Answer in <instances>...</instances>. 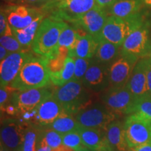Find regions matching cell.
I'll return each mask as SVG.
<instances>
[{
	"mask_svg": "<svg viewBox=\"0 0 151 151\" xmlns=\"http://www.w3.org/2000/svg\"><path fill=\"white\" fill-rule=\"evenodd\" d=\"M5 1H8V2H14L15 1H18V0H5Z\"/></svg>",
	"mask_w": 151,
	"mask_h": 151,
	"instance_id": "c3c4849f",
	"label": "cell"
},
{
	"mask_svg": "<svg viewBox=\"0 0 151 151\" xmlns=\"http://www.w3.org/2000/svg\"><path fill=\"white\" fill-rule=\"evenodd\" d=\"M0 43L1 46L6 49L10 53L23 50V46L20 44L14 34L1 36Z\"/></svg>",
	"mask_w": 151,
	"mask_h": 151,
	"instance_id": "1f68e13d",
	"label": "cell"
},
{
	"mask_svg": "<svg viewBox=\"0 0 151 151\" xmlns=\"http://www.w3.org/2000/svg\"><path fill=\"white\" fill-rule=\"evenodd\" d=\"M49 0H41V4H43V5H44L45 4L48 2Z\"/></svg>",
	"mask_w": 151,
	"mask_h": 151,
	"instance_id": "bcb514c9",
	"label": "cell"
},
{
	"mask_svg": "<svg viewBox=\"0 0 151 151\" xmlns=\"http://www.w3.org/2000/svg\"><path fill=\"white\" fill-rule=\"evenodd\" d=\"M37 151H52V148L46 145H43V146H39Z\"/></svg>",
	"mask_w": 151,
	"mask_h": 151,
	"instance_id": "b9f144b4",
	"label": "cell"
},
{
	"mask_svg": "<svg viewBox=\"0 0 151 151\" xmlns=\"http://www.w3.org/2000/svg\"><path fill=\"white\" fill-rule=\"evenodd\" d=\"M142 0H117L110 8L111 16L118 18H127L139 13Z\"/></svg>",
	"mask_w": 151,
	"mask_h": 151,
	"instance_id": "44dd1931",
	"label": "cell"
},
{
	"mask_svg": "<svg viewBox=\"0 0 151 151\" xmlns=\"http://www.w3.org/2000/svg\"><path fill=\"white\" fill-rule=\"evenodd\" d=\"M43 14H41L27 27L20 29H12L13 32L18 41L23 47L32 46L33 41L39 29V25L43 20Z\"/></svg>",
	"mask_w": 151,
	"mask_h": 151,
	"instance_id": "d4e9b609",
	"label": "cell"
},
{
	"mask_svg": "<svg viewBox=\"0 0 151 151\" xmlns=\"http://www.w3.org/2000/svg\"><path fill=\"white\" fill-rule=\"evenodd\" d=\"M18 3L20 4H41V0H18Z\"/></svg>",
	"mask_w": 151,
	"mask_h": 151,
	"instance_id": "f35d334b",
	"label": "cell"
},
{
	"mask_svg": "<svg viewBox=\"0 0 151 151\" xmlns=\"http://www.w3.org/2000/svg\"><path fill=\"white\" fill-rule=\"evenodd\" d=\"M16 91L10 86L4 88H1L0 90V106L1 112H3L6 107L11 104V97L14 92Z\"/></svg>",
	"mask_w": 151,
	"mask_h": 151,
	"instance_id": "836d02e7",
	"label": "cell"
},
{
	"mask_svg": "<svg viewBox=\"0 0 151 151\" xmlns=\"http://www.w3.org/2000/svg\"><path fill=\"white\" fill-rule=\"evenodd\" d=\"M84 30L80 27H70L67 24V27L63 29L60 35L59 39V46H66L69 49V55L74 58L75 48L78 43L79 39L81 37L85 36L87 34Z\"/></svg>",
	"mask_w": 151,
	"mask_h": 151,
	"instance_id": "603a6c76",
	"label": "cell"
},
{
	"mask_svg": "<svg viewBox=\"0 0 151 151\" xmlns=\"http://www.w3.org/2000/svg\"><path fill=\"white\" fill-rule=\"evenodd\" d=\"M79 127L80 124L75 117L65 111L50 125L43 128L53 129L61 134H64L69 132L77 131Z\"/></svg>",
	"mask_w": 151,
	"mask_h": 151,
	"instance_id": "484cf974",
	"label": "cell"
},
{
	"mask_svg": "<svg viewBox=\"0 0 151 151\" xmlns=\"http://www.w3.org/2000/svg\"><path fill=\"white\" fill-rule=\"evenodd\" d=\"M139 58L122 53L109 65V87H122L127 85Z\"/></svg>",
	"mask_w": 151,
	"mask_h": 151,
	"instance_id": "8fae6325",
	"label": "cell"
},
{
	"mask_svg": "<svg viewBox=\"0 0 151 151\" xmlns=\"http://www.w3.org/2000/svg\"><path fill=\"white\" fill-rule=\"evenodd\" d=\"M67 23L54 17L43 19L39 25L32 49L38 56L48 58L57 51L59 39Z\"/></svg>",
	"mask_w": 151,
	"mask_h": 151,
	"instance_id": "3957f363",
	"label": "cell"
},
{
	"mask_svg": "<svg viewBox=\"0 0 151 151\" xmlns=\"http://www.w3.org/2000/svg\"><path fill=\"white\" fill-rule=\"evenodd\" d=\"M75 71V58L67 57L63 69L59 73L50 75V82L57 87H62L71 81Z\"/></svg>",
	"mask_w": 151,
	"mask_h": 151,
	"instance_id": "83f0119b",
	"label": "cell"
},
{
	"mask_svg": "<svg viewBox=\"0 0 151 151\" xmlns=\"http://www.w3.org/2000/svg\"><path fill=\"white\" fill-rule=\"evenodd\" d=\"M127 151H132V150H131V149H129V150H127Z\"/></svg>",
	"mask_w": 151,
	"mask_h": 151,
	"instance_id": "681fc988",
	"label": "cell"
},
{
	"mask_svg": "<svg viewBox=\"0 0 151 151\" xmlns=\"http://www.w3.org/2000/svg\"><path fill=\"white\" fill-rule=\"evenodd\" d=\"M95 92L86 88L82 81L75 79L59 87L53 92L54 97L59 101L66 113L75 116L90 105L96 103Z\"/></svg>",
	"mask_w": 151,
	"mask_h": 151,
	"instance_id": "7a4b0ae2",
	"label": "cell"
},
{
	"mask_svg": "<svg viewBox=\"0 0 151 151\" xmlns=\"http://www.w3.org/2000/svg\"><path fill=\"white\" fill-rule=\"evenodd\" d=\"M132 151H151V140L135 148H132Z\"/></svg>",
	"mask_w": 151,
	"mask_h": 151,
	"instance_id": "74e56055",
	"label": "cell"
},
{
	"mask_svg": "<svg viewBox=\"0 0 151 151\" xmlns=\"http://www.w3.org/2000/svg\"><path fill=\"white\" fill-rule=\"evenodd\" d=\"M95 5L96 0H49L41 9L51 11L54 18L73 24Z\"/></svg>",
	"mask_w": 151,
	"mask_h": 151,
	"instance_id": "5b68a950",
	"label": "cell"
},
{
	"mask_svg": "<svg viewBox=\"0 0 151 151\" xmlns=\"http://www.w3.org/2000/svg\"><path fill=\"white\" fill-rule=\"evenodd\" d=\"M76 151H94V150H91V149L87 148V147H86V146H83L82 148L78 149V150Z\"/></svg>",
	"mask_w": 151,
	"mask_h": 151,
	"instance_id": "7bdbcfd3",
	"label": "cell"
},
{
	"mask_svg": "<svg viewBox=\"0 0 151 151\" xmlns=\"http://www.w3.org/2000/svg\"><path fill=\"white\" fill-rule=\"evenodd\" d=\"M7 21L12 29H20L27 27L41 13L37 9L28 8L24 5H10L2 9Z\"/></svg>",
	"mask_w": 151,
	"mask_h": 151,
	"instance_id": "e0dca14e",
	"label": "cell"
},
{
	"mask_svg": "<svg viewBox=\"0 0 151 151\" xmlns=\"http://www.w3.org/2000/svg\"><path fill=\"white\" fill-rule=\"evenodd\" d=\"M106 139L109 151H127L129 150L125 137L124 122L115 120L106 129Z\"/></svg>",
	"mask_w": 151,
	"mask_h": 151,
	"instance_id": "d6986e66",
	"label": "cell"
},
{
	"mask_svg": "<svg viewBox=\"0 0 151 151\" xmlns=\"http://www.w3.org/2000/svg\"><path fill=\"white\" fill-rule=\"evenodd\" d=\"M99 41L90 35H86L80 38L73 55L74 58L91 59L97 51Z\"/></svg>",
	"mask_w": 151,
	"mask_h": 151,
	"instance_id": "cb8c5ba5",
	"label": "cell"
},
{
	"mask_svg": "<svg viewBox=\"0 0 151 151\" xmlns=\"http://www.w3.org/2000/svg\"><path fill=\"white\" fill-rule=\"evenodd\" d=\"M43 128L29 123L24 133V140L20 151H37L40 142Z\"/></svg>",
	"mask_w": 151,
	"mask_h": 151,
	"instance_id": "4316f807",
	"label": "cell"
},
{
	"mask_svg": "<svg viewBox=\"0 0 151 151\" xmlns=\"http://www.w3.org/2000/svg\"><path fill=\"white\" fill-rule=\"evenodd\" d=\"M127 86L136 100L151 96L147 85L145 58H141L137 62Z\"/></svg>",
	"mask_w": 151,
	"mask_h": 151,
	"instance_id": "ac0fdd59",
	"label": "cell"
},
{
	"mask_svg": "<svg viewBox=\"0 0 151 151\" xmlns=\"http://www.w3.org/2000/svg\"><path fill=\"white\" fill-rule=\"evenodd\" d=\"M125 137L129 149L151 140V122L135 113L128 116L124 121Z\"/></svg>",
	"mask_w": 151,
	"mask_h": 151,
	"instance_id": "9c48e42d",
	"label": "cell"
},
{
	"mask_svg": "<svg viewBox=\"0 0 151 151\" xmlns=\"http://www.w3.org/2000/svg\"><path fill=\"white\" fill-rule=\"evenodd\" d=\"M52 151H76L72 148H69V147H67L64 145H62L61 146H60L59 148H55V149H52Z\"/></svg>",
	"mask_w": 151,
	"mask_h": 151,
	"instance_id": "60d3db41",
	"label": "cell"
},
{
	"mask_svg": "<svg viewBox=\"0 0 151 151\" xmlns=\"http://www.w3.org/2000/svg\"><path fill=\"white\" fill-rule=\"evenodd\" d=\"M120 48H122V46H118L107 41H99L97 51L94 55V60L101 63L110 65L120 55Z\"/></svg>",
	"mask_w": 151,
	"mask_h": 151,
	"instance_id": "7402d4cb",
	"label": "cell"
},
{
	"mask_svg": "<svg viewBox=\"0 0 151 151\" xmlns=\"http://www.w3.org/2000/svg\"><path fill=\"white\" fill-rule=\"evenodd\" d=\"M9 27L10 25L7 21L6 15L3 12V11L1 10V14H0V35L1 36L4 35Z\"/></svg>",
	"mask_w": 151,
	"mask_h": 151,
	"instance_id": "d590c367",
	"label": "cell"
},
{
	"mask_svg": "<svg viewBox=\"0 0 151 151\" xmlns=\"http://www.w3.org/2000/svg\"><path fill=\"white\" fill-rule=\"evenodd\" d=\"M29 124L20 118H1V144L10 151H20Z\"/></svg>",
	"mask_w": 151,
	"mask_h": 151,
	"instance_id": "ba28073f",
	"label": "cell"
},
{
	"mask_svg": "<svg viewBox=\"0 0 151 151\" xmlns=\"http://www.w3.org/2000/svg\"><path fill=\"white\" fill-rule=\"evenodd\" d=\"M146 62V73L148 91L151 95V57L145 58Z\"/></svg>",
	"mask_w": 151,
	"mask_h": 151,
	"instance_id": "e575fe53",
	"label": "cell"
},
{
	"mask_svg": "<svg viewBox=\"0 0 151 151\" xmlns=\"http://www.w3.org/2000/svg\"><path fill=\"white\" fill-rule=\"evenodd\" d=\"M0 151H10V150H9L8 148H6L4 145L1 144V146H0Z\"/></svg>",
	"mask_w": 151,
	"mask_h": 151,
	"instance_id": "f6af8a7d",
	"label": "cell"
},
{
	"mask_svg": "<svg viewBox=\"0 0 151 151\" xmlns=\"http://www.w3.org/2000/svg\"><path fill=\"white\" fill-rule=\"evenodd\" d=\"M30 52L21 51L12 52L0 65V83L1 88H4L13 82L26 61L32 55Z\"/></svg>",
	"mask_w": 151,
	"mask_h": 151,
	"instance_id": "5bb4252c",
	"label": "cell"
},
{
	"mask_svg": "<svg viewBox=\"0 0 151 151\" xmlns=\"http://www.w3.org/2000/svg\"><path fill=\"white\" fill-rule=\"evenodd\" d=\"M144 24V18L140 13L123 18L109 16L97 40L107 41L122 46L125 39Z\"/></svg>",
	"mask_w": 151,
	"mask_h": 151,
	"instance_id": "277c9868",
	"label": "cell"
},
{
	"mask_svg": "<svg viewBox=\"0 0 151 151\" xmlns=\"http://www.w3.org/2000/svg\"><path fill=\"white\" fill-rule=\"evenodd\" d=\"M94 151H109L108 149H106V148H104V149H100V150H94Z\"/></svg>",
	"mask_w": 151,
	"mask_h": 151,
	"instance_id": "7dc6e473",
	"label": "cell"
},
{
	"mask_svg": "<svg viewBox=\"0 0 151 151\" xmlns=\"http://www.w3.org/2000/svg\"><path fill=\"white\" fill-rule=\"evenodd\" d=\"M39 143L47 145L52 149L58 148L62 145V134L53 129L43 128Z\"/></svg>",
	"mask_w": 151,
	"mask_h": 151,
	"instance_id": "f1b7e54d",
	"label": "cell"
},
{
	"mask_svg": "<svg viewBox=\"0 0 151 151\" xmlns=\"http://www.w3.org/2000/svg\"><path fill=\"white\" fill-rule=\"evenodd\" d=\"M150 32L148 24L145 23L133 32L124 41L121 52L139 58L151 57Z\"/></svg>",
	"mask_w": 151,
	"mask_h": 151,
	"instance_id": "30bf717a",
	"label": "cell"
},
{
	"mask_svg": "<svg viewBox=\"0 0 151 151\" xmlns=\"http://www.w3.org/2000/svg\"><path fill=\"white\" fill-rule=\"evenodd\" d=\"M81 127L106 129L109 124L119 117L101 102H96L74 116Z\"/></svg>",
	"mask_w": 151,
	"mask_h": 151,
	"instance_id": "52a82bcc",
	"label": "cell"
},
{
	"mask_svg": "<svg viewBox=\"0 0 151 151\" xmlns=\"http://www.w3.org/2000/svg\"><path fill=\"white\" fill-rule=\"evenodd\" d=\"M52 92L46 87L15 91L11 97V104L18 109L20 116L22 113L34 110L46 98L51 95Z\"/></svg>",
	"mask_w": 151,
	"mask_h": 151,
	"instance_id": "7c38bea8",
	"label": "cell"
},
{
	"mask_svg": "<svg viewBox=\"0 0 151 151\" xmlns=\"http://www.w3.org/2000/svg\"><path fill=\"white\" fill-rule=\"evenodd\" d=\"M117 0H96V5L99 6L101 8L105 9L111 7Z\"/></svg>",
	"mask_w": 151,
	"mask_h": 151,
	"instance_id": "8d00e7d4",
	"label": "cell"
},
{
	"mask_svg": "<svg viewBox=\"0 0 151 151\" xmlns=\"http://www.w3.org/2000/svg\"><path fill=\"white\" fill-rule=\"evenodd\" d=\"M78 132L84 146L92 150L104 148L109 150L106 139V129H93L80 126Z\"/></svg>",
	"mask_w": 151,
	"mask_h": 151,
	"instance_id": "ffe728a7",
	"label": "cell"
},
{
	"mask_svg": "<svg viewBox=\"0 0 151 151\" xmlns=\"http://www.w3.org/2000/svg\"><path fill=\"white\" fill-rule=\"evenodd\" d=\"M90 62L91 60H90V59L75 58V71L73 79L82 81L87 70L89 68Z\"/></svg>",
	"mask_w": 151,
	"mask_h": 151,
	"instance_id": "d6a6232c",
	"label": "cell"
},
{
	"mask_svg": "<svg viewBox=\"0 0 151 151\" xmlns=\"http://www.w3.org/2000/svg\"><path fill=\"white\" fill-rule=\"evenodd\" d=\"M50 82V73L46 58L32 55L22 66L10 86L16 91H24L45 88Z\"/></svg>",
	"mask_w": 151,
	"mask_h": 151,
	"instance_id": "6da1fadb",
	"label": "cell"
},
{
	"mask_svg": "<svg viewBox=\"0 0 151 151\" xmlns=\"http://www.w3.org/2000/svg\"><path fill=\"white\" fill-rule=\"evenodd\" d=\"M100 100L118 116H129L134 113L137 100L127 85L122 87H109L101 92Z\"/></svg>",
	"mask_w": 151,
	"mask_h": 151,
	"instance_id": "8992f818",
	"label": "cell"
},
{
	"mask_svg": "<svg viewBox=\"0 0 151 151\" xmlns=\"http://www.w3.org/2000/svg\"><path fill=\"white\" fill-rule=\"evenodd\" d=\"M108 17L105 9L95 5L94 8L81 16L73 24L75 27L81 28L88 35L97 39Z\"/></svg>",
	"mask_w": 151,
	"mask_h": 151,
	"instance_id": "2e32d148",
	"label": "cell"
},
{
	"mask_svg": "<svg viewBox=\"0 0 151 151\" xmlns=\"http://www.w3.org/2000/svg\"><path fill=\"white\" fill-rule=\"evenodd\" d=\"M9 54H10V52L6 49L4 48L2 46H0V61H2L3 60H4Z\"/></svg>",
	"mask_w": 151,
	"mask_h": 151,
	"instance_id": "ab89813d",
	"label": "cell"
},
{
	"mask_svg": "<svg viewBox=\"0 0 151 151\" xmlns=\"http://www.w3.org/2000/svg\"><path fill=\"white\" fill-rule=\"evenodd\" d=\"M134 113L151 122V96L137 100Z\"/></svg>",
	"mask_w": 151,
	"mask_h": 151,
	"instance_id": "f546056e",
	"label": "cell"
},
{
	"mask_svg": "<svg viewBox=\"0 0 151 151\" xmlns=\"http://www.w3.org/2000/svg\"><path fill=\"white\" fill-rule=\"evenodd\" d=\"M35 111L36 116L32 123L41 127H48L65 112L61 104L54 97L53 92L39 104Z\"/></svg>",
	"mask_w": 151,
	"mask_h": 151,
	"instance_id": "9a60e30c",
	"label": "cell"
},
{
	"mask_svg": "<svg viewBox=\"0 0 151 151\" xmlns=\"http://www.w3.org/2000/svg\"><path fill=\"white\" fill-rule=\"evenodd\" d=\"M109 65L94 60L90 62L89 68L82 79V83L88 90L100 93L110 86Z\"/></svg>",
	"mask_w": 151,
	"mask_h": 151,
	"instance_id": "4fadbf2b",
	"label": "cell"
},
{
	"mask_svg": "<svg viewBox=\"0 0 151 151\" xmlns=\"http://www.w3.org/2000/svg\"><path fill=\"white\" fill-rule=\"evenodd\" d=\"M62 145L72 148L76 151L84 146L78 130L62 134Z\"/></svg>",
	"mask_w": 151,
	"mask_h": 151,
	"instance_id": "4dcf8cb0",
	"label": "cell"
},
{
	"mask_svg": "<svg viewBox=\"0 0 151 151\" xmlns=\"http://www.w3.org/2000/svg\"><path fill=\"white\" fill-rule=\"evenodd\" d=\"M142 1L145 4L148 6L151 7V0H142Z\"/></svg>",
	"mask_w": 151,
	"mask_h": 151,
	"instance_id": "ee69618b",
	"label": "cell"
}]
</instances>
